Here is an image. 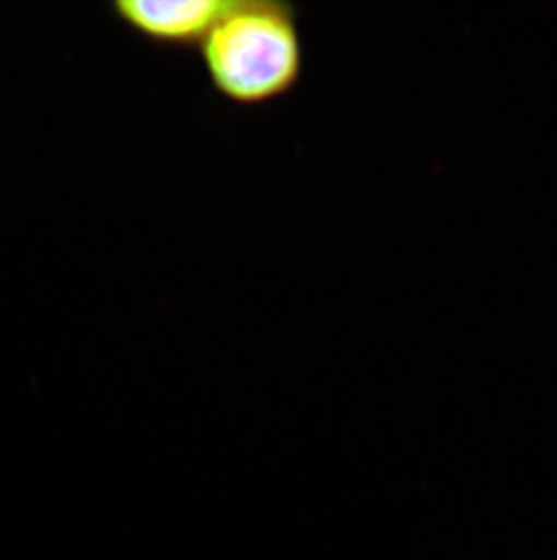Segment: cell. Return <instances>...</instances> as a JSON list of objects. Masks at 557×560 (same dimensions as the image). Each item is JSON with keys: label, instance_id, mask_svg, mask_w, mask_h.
I'll use <instances>...</instances> for the list:
<instances>
[{"label": "cell", "instance_id": "2", "mask_svg": "<svg viewBox=\"0 0 557 560\" xmlns=\"http://www.w3.org/2000/svg\"><path fill=\"white\" fill-rule=\"evenodd\" d=\"M239 0H115L111 15L153 46L198 51Z\"/></svg>", "mask_w": 557, "mask_h": 560}, {"label": "cell", "instance_id": "1", "mask_svg": "<svg viewBox=\"0 0 557 560\" xmlns=\"http://www.w3.org/2000/svg\"><path fill=\"white\" fill-rule=\"evenodd\" d=\"M212 90L239 107L288 96L305 74L297 8L281 0H239L198 49Z\"/></svg>", "mask_w": 557, "mask_h": 560}]
</instances>
